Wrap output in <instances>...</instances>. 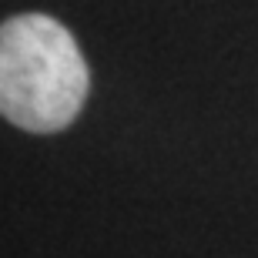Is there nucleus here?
<instances>
[{"instance_id": "f257e3e1", "label": "nucleus", "mask_w": 258, "mask_h": 258, "mask_svg": "<svg viewBox=\"0 0 258 258\" xmlns=\"http://www.w3.org/2000/svg\"><path fill=\"white\" fill-rule=\"evenodd\" d=\"M87 64L71 30L44 14L0 24V114L34 134L64 131L84 107Z\"/></svg>"}]
</instances>
